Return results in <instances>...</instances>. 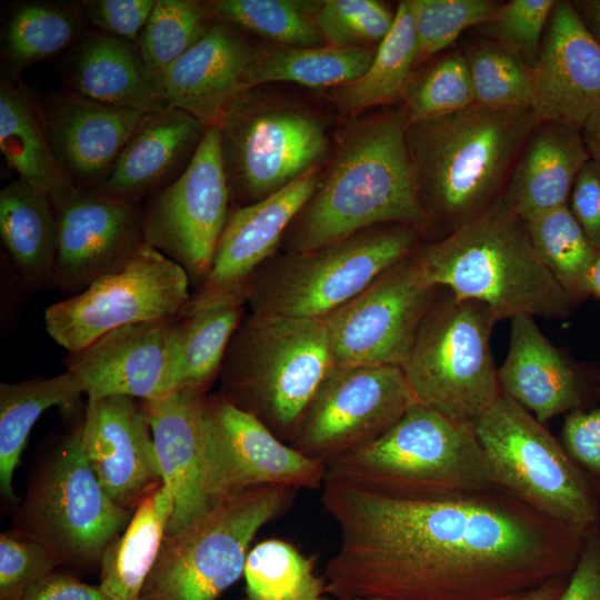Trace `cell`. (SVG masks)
<instances>
[{"label": "cell", "instance_id": "1", "mask_svg": "<svg viewBox=\"0 0 600 600\" xmlns=\"http://www.w3.org/2000/svg\"><path fill=\"white\" fill-rule=\"evenodd\" d=\"M322 488L340 536L323 577L334 598H519L569 576L580 556L582 537L498 488L434 501Z\"/></svg>", "mask_w": 600, "mask_h": 600}, {"label": "cell", "instance_id": "2", "mask_svg": "<svg viewBox=\"0 0 600 600\" xmlns=\"http://www.w3.org/2000/svg\"><path fill=\"white\" fill-rule=\"evenodd\" d=\"M402 106L349 122L312 197L292 223L290 252H307L382 224L432 226L417 193Z\"/></svg>", "mask_w": 600, "mask_h": 600}, {"label": "cell", "instance_id": "3", "mask_svg": "<svg viewBox=\"0 0 600 600\" xmlns=\"http://www.w3.org/2000/svg\"><path fill=\"white\" fill-rule=\"evenodd\" d=\"M539 118L531 108H468L407 123L418 198L432 228L460 229L501 198Z\"/></svg>", "mask_w": 600, "mask_h": 600}, {"label": "cell", "instance_id": "4", "mask_svg": "<svg viewBox=\"0 0 600 600\" xmlns=\"http://www.w3.org/2000/svg\"><path fill=\"white\" fill-rule=\"evenodd\" d=\"M417 254L432 284L487 304L499 320L563 319L576 307L539 258L526 222L501 198Z\"/></svg>", "mask_w": 600, "mask_h": 600}, {"label": "cell", "instance_id": "5", "mask_svg": "<svg viewBox=\"0 0 600 600\" xmlns=\"http://www.w3.org/2000/svg\"><path fill=\"white\" fill-rule=\"evenodd\" d=\"M326 481L413 501L454 499L496 488L473 424L419 402L381 437L326 464Z\"/></svg>", "mask_w": 600, "mask_h": 600}, {"label": "cell", "instance_id": "6", "mask_svg": "<svg viewBox=\"0 0 600 600\" xmlns=\"http://www.w3.org/2000/svg\"><path fill=\"white\" fill-rule=\"evenodd\" d=\"M333 366L324 319L251 312L228 346L219 393L289 443Z\"/></svg>", "mask_w": 600, "mask_h": 600}, {"label": "cell", "instance_id": "7", "mask_svg": "<svg viewBox=\"0 0 600 600\" xmlns=\"http://www.w3.org/2000/svg\"><path fill=\"white\" fill-rule=\"evenodd\" d=\"M132 514L109 498L90 468L79 420L36 461L10 529L41 543L60 568L89 574L100 570L108 543Z\"/></svg>", "mask_w": 600, "mask_h": 600}, {"label": "cell", "instance_id": "8", "mask_svg": "<svg viewBox=\"0 0 600 600\" xmlns=\"http://www.w3.org/2000/svg\"><path fill=\"white\" fill-rule=\"evenodd\" d=\"M496 488L580 536L600 523V497L562 443L501 393L473 423Z\"/></svg>", "mask_w": 600, "mask_h": 600}, {"label": "cell", "instance_id": "9", "mask_svg": "<svg viewBox=\"0 0 600 600\" xmlns=\"http://www.w3.org/2000/svg\"><path fill=\"white\" fill-rule=\"evenodd\" d=\"M498 320L487 304L441 288L401 367L416 401L473 424L501 394L490 344Z\"/></svg>", "mask_w": 600, "mask_h": 600}, {"label": "cell", "instance_id": "10", "mask_svg": "<svg viewBox=\"0 0 600 600\" xmlns=\"http://www.w3.org/2000/svg\"><path fill=\"white\" fill-rule=\"evenodd\" d=\"M296 494L287 486L249 489L166 534L140 600H217L243 576L258 531L288 511Z\"/></svg>", "mask_w": 600, "mask_h": 600}, {"label": "cell", "instance_id": "11", "mask_svg": "<svg viewBox=\"0 0 600 600\" xmlns=\"http://www.w3.org/2000/svg\"><path fill=\"white\" fill-rule=\"evenodd\" d=\"M418 230L401 224L364 229L307 252H290L253 276L251 312L324 319L417 249Z\"/></svg>", "mask_w": 600, "mask_h": 600}, {"label": "cell", "instance_id": "12", "mask_svg": "<svg viewBox=\"0 0 600 600\" xmlns=\"http://www.w3.org/2000/svg\"><path fill=\"white\" fill-rule=\"evenodd\" d=\"M230 200L238 208L278 192L317 170L328 151L324 123L254 88L238 94L219 124Z\"/></svg>", "mask_w": 600, "mask_h": 600}, {"label": "cell", "instance_id": "13", "mask_svg": "<svg viewBox=\"0 0 600 600\" xmlns=\"http://www.w3.org/2000/svg\"><path fill=\"white\" fill-rule=\"evenodd\" d=\"M191 288L179 264L143 242L121 269L47 307L46 329L74 352L113 329L179 316Z\"/></svg>", "mask_w": 600, "mask_h": 600}, {"label": "cell", "instance_id": "14", "mask_svg": "<svg viewBox=\"0 0 600 600\" xmlns=\"http://www.w3.org/2000/svg\"><path fill=\"white\" fill-rule=\"evenodd\" d=\"M230 201L219 129L212 126L183 173L141 203L143 242L179 264L194 289L211 270Z\"/></svg>", "mask_w": 600, "mask_h": 600}, {"label": "cell", "instance_id": "15", "mask_svg": "<svg viewBox=\"0 0 600 600\" xmlns=\"http://www.w3.org/2000/svg\"><path fill=\"white\" fill-rule=\"evenodd\" d=\"M414 402L401 367L333 366L289 444L326 466L381 437Z\"/></svg>", "mask_w": 600, "mask_h": 600}, {"label": "cell", "instance_id": "16", "mask_svg": "<svg viewBox=\"0 0 600 600\" xmlns=\"http://www.w3.org/2000/svg\"><path fill=\"white\" fill-rule=\"evenodd\" d=\"M202 484L209 507L249 489L287 486L318 489L326 466L277 437L221 393L203 400Z\"/></svg>", "mask_w": 600, "mask_h": 600}, {"label": "cell", "instance_id": "17", "mask_svg": "<svg viewBox=\"0 0 600 600\" xmlns=\"http://www.w3.org/2000/svg\"><path fill=\"white\" fill-rule=\"evenodd\" d=\"M440 290L416 249L324 318L334 366L402 367Z\"/></svg>", "mask_w": 600, "mask_h": 600}, {"label": "cell", "instance_id": "18", "mask_svg": "<svg viewBox=\"0 0 600 600\" xmlns=\"http://www.w3.org/2000/svg\"><path fill=\"white\" fill-rule=\"evenodd\" d=\"M51 202L58 234L54 289L66 297L121 269L143 243L141 204L74 189Z\"/></svg>", "mask_w": 600, "mask_h": 600}, {"label": "cell", "instance_id": "19", "mask_svg": "<svg viewBox=\"0 0 600 600\" xmlns=\"http://www.w3.org/2000/svg\"><path fill=\"white\" fill-rule=\"evenodd\" d=\"M319 180L317 170H312L278 192L234 209L219 239L208 277L193 289L180 314L214 304H243L253 276L271 257Z\"/></svg>", "mask_w": 600, "mask_h": 600}, {"label": "cell", "instance_id": "20", "mask_svg": "<svg viewBox=\"0 0 600 600\" xmlns=\"http://www.w3.org/2000/svg\"><path fill=\"white\" fill-rule=\"evenodd\" d=\"M81 447L102 489L122 509L134 512L163 483L150 424L134 398L88 399Z\"/></svg>", "mask_w": 600, "mask_h": 600}, {"label": "cell", "instance_id": "21", "mask_svg": "<svg viewBox=\"0 0 600 600\" xmlns=\"http://www.w3.org/2000/svg\"><path fill=\"white\" fill-rule=\"evenodd\" d=\"M42 126L67 183L97 191L146 113L100 103L69 90L37 97Z\"/></svg>", "mask_w": 600, "mask_h": 600}, {"label": "cell", "instance_id": "22", "mask_svg": "<svg viewBox=\"0 0 600 600\" xmlns=\"http://www.w3.org/2000/svg\"><path fill=\"white\" fill-rule=\"evenodd\" d=\"M177 321L178 316L113 329L87 347L67 352L62 363L80 380L88 399L146 401L170 394Z\"/></svg>", "mask_w": 600, "mask_h": 600}, {"label": "cell", "instance_id": "23", "mask_svg": "<svg viewBox=\"0 0 600 600\" xmlns=\"http://www.w3.org/2000/svg\"><path fill=\"white\" fill-rule=\"evenodd\" d=\"M532 110L582 130L600 111V46L572 1H554L532 69Z\"/></svg>", "mask_w": 600, "mask_h": 600}, {"label": "cell", "instance_id": "24", "mask_svg": "<svg viewBox=\"0 0 600 600\" xmlns=\"http://www.w3.org/2000/svg\"><path fill=\"white\" fill-rule=\"evenodd\" d=\"M510 323L508 353L497 369L501 393L542 423L583 408L591 392H598L591 368H580L554 347L533 317L517 314Z\"/></svg>", "mask_w": 600, "mask_h": 600}, {"label": "cell", "instance_id": "25", "mask_svg": "<svg viewBox=\"0 0 600 600\" xmlns=\"http://www.w3.org/2000/svg\"><path fill=\"white\" fill-rule=\"evenodd\" d=\"M238 27L213 21L203 36L161 78L168 107L207 128L219 124L230 102L246 91V76L259 49Z\"/></svg>", "mask_w": 600, "mask_h": 600}, {"label": "cell", "instance_id": "26", "mask_svg": "<svg viewBox=\"0 0 600 600\" xmlns=\"http://www.w3.org/2000/svg\"><path fill=\"white\" fill-rule=\"evenodd\" d=\"M207 129L176 108L146 113L96 192L141 204L183 173Z\"/></svg>", "mask_w": 600, "mask_h": 600}, {"label": "cell", "instance_id": "27", "mask_svg": "<svg viewBox=\"0 0 600 600\" xmlns=\"http://www.w3.org/2000/svg\"><path fill=\"white\" fill-rule=\"evenodd\" d=\"M57 68L67 90L83 98L143 113L168 107L161 79L130 40L89 29Z\"/></svg>", "mask_w": 600, "mask_h": 600}, {"label": "cell", "instance_id": "28", "mask_svg": "<svg viewBox=\"0 0 600 600\" xmlns=\"http://www.w3.org/2000/svg\"><path fill=\"white\" fill-rule=\"evenodd\" d=\"M204 397L176 391L140 402L152 431L163 482L174 499L166 534L182 530L210 508L202 484Z\"/></svg>", "mask_w": 600, "mask_h": 600}, {"label": "cell", "instance_id": "29", "mask_svg": "<svg viewBox=\"0 0 600 600\" xmlns=\"http://www.w3.org/2000/svg\"><path fill=\"white\" fill-rule=\"evenodd\" d=\"M590 158L581 130L539 120L519 152L501 200L523 221L567 206L574 179Z\"/></svg>", "mask_w": 600, "mask_h": 600}, {"label": "cell", "instance_id": "30", "mask_svg": "<svg viewBox=\"0 0 600 600\" xmlns=\"http://www.w3.org/2000/svg\"><path fill=\"white\" fill-rule=\"evenodd\" d=\"M0 237L18 284L54 289L58 234L51 199L20 178L0 191Z\"/></svg>", "mask_w": 600, "mask_h": 600}, {"label": "cell", "instance_id": "31", "mask_svg": "<svg viewBox=\"0 0 600 600\" xmlns=\"http://www.w3.org/2000/svg\"><path fill=\"white\" fill-rule=\"evenodd\" d=\"M173 493L164 482L137 507L127 527L108 543L100 584L113 600H140L173 513Z\"/></svg>", "mask_w": 600, "mask_h": 600}, {"label": "cell", "instance_id": "32", "mask_svg": "<svg viewBox=\"0 0 600 600\" xmlns=\"http://www.w3.org/2000/svg\"><path fill=\"white\" fill-rule=\"evenodd\" d=\"M89 29L80 1L14 3L1 29L2 74L20 78L30 64L58 60Z\"/></svg>", "mask_w": 600, "mask_h": 600}, {"label": "cell", "instance_id": "33", "mask_svg": "<svg viewBox=\"0 0 600 600\" xmlns=\"http://www.w3.org/2000/svg\"><path fill=\"white\" fill-rule=\"evenodd\" d=\"M0 149L21 180L51 200L72 190L53 158L37 97L20 78L6 74L0 81Z\"/></svg>", "mask_w": 600, "mask_h": 600}, {"label": "cell", "instance_id": "34", "mask_svg": "<svg viewBox=\"0 0 600 600\" xmlns=\"http://www.w3.org/2000/svg\"><path fill=\"white\" fill-rule=\"evenodd\" d=\"M82 394V383L68 370L50 378L0 383V491L13 509L19 503L14 471L37 420L50 408L76 404Z\"/></svg>", "mask_w": 600, "mask_h": 600}, {"label": "cell", "instance_id": "35", "mask_svg": "<svg viewBox=\"0 0 600 600\" xmlns=\"http://www.w3.org/2000/svg\"><path fill=\"white\" fill-rule=\"evenodd\" d=\"M243 317L240 303L214 304L178 316L170 363L172 392L207 394Z\"/></svg>", "mask_w": 600, "mask_h": 600}, {"label": "cell", "instance_id": "36", "mask_svg": "<svg viewBox=\"0 0 600 600\" xmlns=\"http://www.w3.org/2000/svg\"><path fill=\"white\" fill-rule=\"evenodd\" d=\"M418 62V43L408 0L400 1L393 26L380 42L363 76L333 88L330 99L344 112L357 113L389 103L403 92Z\"/></svg>", "mask_w": 600, "mask_h": 600}, {"label": "cell", "instance_id": "37", "mask_svg": "<svg viewBox=\"0 0 600 600\" xmlns=\"http://www.w3.org/2000/svg\"><path fill=\"white\" fill-rule=\"evenodd\" d=\"M376 50L277 44L259 50L246 76V90L276 81H290L311 88H336L363 76L376 56Z\"/></svg>", "mask_w": 600, "mask_h": 600}, {"label": "cell", "instance_id": "38", "mask_svg": "<svg viewBox=\"0 0 600 600\" xmlns=\"http://www.w3.org/2000/svg\"><path fill=\"white\" fill-rule=\"evenodd\" d=\"M320 1L213 0L204 1L209 17L243 29L278 46L319 48L328 46L318 23Z\"/></svg>", "mask_w": 600, "mask_h": 600}, {"label": "cell", "instance_id": "39", "mask_svg": "<svg viewBox=\"0 0 600 600\" xmlns=\"http://www.w3.org/2000/svg\"><path fill=\"white\" fill-rule=\"evenodd\" d=\"M524 222L542 263L573 303L589 297L587 279L598 251L569 206Z\"/></svg>", "mask_w": 600, "mask_h": 600}, {"label": "cell", "instance_id": "40", "mask_svg": "<svg viewBox=\"0 0 600 600\" xmlns=\"http://www.w3.org/2000/svg\"><path fill=\"white\" fill-rule=\"evenodd\" d=\"M243 577L247 600H318L326 593L314 559L281 539L257 543L247 556Z\"/></svg>", "mask_w": 600, "mask_h": 600}, {"label": "cell", "instance_id": "41", "mask_svg": "<svg viewBox=\"0 0 600 600\" xmlns=\"http://www.w3.org/2000/svg\"><path fill=\"white\" fill-rule=\"evenodd\" d=\"M476 103L496 108H531L532 70L500 44L480 37L463 49Z\"/></svg>", "mask_w": 600, "mask_h": 600}, {"label": "cell", "instance_id": "42", "mask_svg": "<svg viewBox=\"0 0 600 600\" xmlns=\"http://www.w3.org/2000/svg\"><path fill=\"white\" fill-rule=\"evenodd\" d=\"M212 22L204 2L156 0L137 46L147 66L161 79Z\"/></svg>", "mask_w": 600, "mask_h": 600}, {"label": "cell", "instance_id": "43", "mask_svg": "<svg viewBox=\"0 0 600 600\" xmlns=\"http://www.w3.org/2000/svg\"><path fill=\"white\" fill-rule=\"evenodd\" d=\"M402 97L408 122L474 104L471 76L462 49L449 52L420 76L412 77Z\"/></svg>", "mask_w": 600, "mask_h": 600}, {"label": "cell", "instance_id": "44", "mask_svg": "<svg viewBox=\"0 0 600 600\" xmlns=\"http://www.w3.org/2000/svg\"><path fill=\"white\" fill-rule=\"evenodd\" d=\"M418 43V61L450 47L468 28L489 19L501 2L493 0H408Z\"/></svg>", "mask_w": 600, "mask_h": 600}, {"label": "cell", "instance_id": "45", "mask_svg": "<svg viewBox=\"0 0 600 600\" xmlns=\"http://www.w3.org/2000/svg\"><path fill=\"white\" fill-rule=\"evenodd\" d=\"M386 4L376 0L320 1L317 23L328 46L369 48L380 44L394 22Z\"/></svg>", "mask_w": 600, "mask_h": 600}, {"label": "cell", "instance_id": "46", "mask_svg": "<svg viewBox=\"0 0 600 600\" xmlns=\"http://www.w3.org/2000/svg\"><path fill=\"white\" fill-rule=\"evenodd\" d=\"M553 0H510L473 30L534 68Z\"/></svg>", "mask_w": 600, "mask_h": 600}, {"label": "cell", "instance_id": "47", "mask_svg": "<svg viewBox=\"0 0 600 600\" xmlns=\"http://www.w3.org/2000/svg\"><path fill=\"white\" fill-rule=\"evenodd\" d=\"M57 568L58 561L38 541L11 529L0 534V600H21Z\"/></svg>", "mask_w": 600, "mask_h": 600}, {"label": "cell", "instance_id": "48", "mask_svg": "<svg viewBox=\"0 0 600 600\" xmlns=\"http://www.w3.org/2000/svg\"><path fill=\"white\" fill-rule=\"evenodd\" d=\"M591 371L600 396V367H591ZM560 442L600 497V406L568 412Z\"/></svg>", "mask_w": 600, "mask_h": 600}, {"label": "cell", "instance_id": "49", "mask_svg": "<svg viewBox=\"0 0 600 600\" xmlns=\"http://www.w3.org/2000/svg\"><path fill=\"white\" fill-rule=\"evenodd\" d=\"M154 0H84L82 14L96 31L137 43L146 26Z\"/></svg>", "mask_w": 600, "mask_h": 600}, {"label": "cell", "instance_id": "50", "mask_svg": "<svg viewBox=\"0 0 600 600\" xmlns=\"http://www.w3.org/2000/svg\"><path fill=\"white\" fill-rule=\"evenodd\" d=\"M568 206L591 244L600 251V161L590 158L582 164Z\"/></svg>", "mask_w": 600, "mask_h": 600}, {"label": "cell", "instance_id": "51", "mask_svg": "<svg viewBox=\"0 0 600 600\" xmlns=\"http://www.w3.org/2000/svg\"><path fill=\"white\" fill-rule=\"evenodd\" d=\"M559 600H600V523L584 534L578 562Z\"/></svg>", "mask_w": 600, "mask_h": 600}, {"label": "cell", "instance_id": "52", "mask_svg": "<svg viewBox=\"0 0 600 600\" xmlns=\"http://www.w3.org/2000/svg\"><path fill=\"white\" fill-rule=\"evenodd\" d=\"M21 600H113L99 586L83 582L73 572L57 568L38 580Z\"/></svg>", "mask_w": 600, "mask_h": 600}, {"label": "cell", "instance_id": "53", "mask_svg": "<svg viewBox=\"0 0 600 600\" xmlns=\"http://www.w3.org/2000/svg\"><path fill=\"white\" fill-rule=\"evenodd\" d=\"M572 4L589 33L600 46V0L573 1Z\"/></svg>", "mask_w": 600, "mask_h": 600}, {"label": "cell", "instance_id": "54", "mask_svg": "<svg viewBox=\"0 0 600 600\" xmlns=\"http://www.w3.org/2000/svg\"><path fill=\"white\" fill-rule=\"evenodd\" d=\"M570 574L553 578L517 600H559L567 587Z\"/></svg>", "mask_w": 600, "mask_h": 600}, {"label": "cell", "instance_id": "55", "mask_svg": "<svg viewBox=\"0 0 600 600\" xmlns=\"http://www.w3.org/2000/svg\"><path fill=\"white\" fill-rule=\"evenodd\" d=\"M581 133L590 157L600 161V111L587 121Z\"/></svg>", "mask_w": 600, "mask_h": 600}, {"label": "cell", "instance_id": "56", "mask_svg": "<svg viewBox=\"0 0 600 600\" xmlns=\"http://www.w3.org/2000/svg\"><path fill=\"white\" fill-rule=\"evenodd\" d=\"M587 286L589 296H593L600 300V251H598L589 270Z\"/></svg>", "mask_w": 600, "mask_h": 600}, {"label": "cell", "instance_id": "57", "mask_svg": "<svg viewBox=\"0 0 600 600\" xmlns=\"http://www.w3.org/2000/svg\"><path fill=\"white\" fill-rule=\"evenodd\" d=\"M517 599L518 598H504V599H499V600H517ZM318 600H383V599H361V598L344 599V598H334V597H332V598H330V597H321Z\"/></svg>", "mask_w": 600, "mask_h": 600}]
</instances>
